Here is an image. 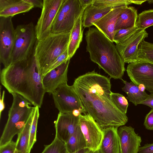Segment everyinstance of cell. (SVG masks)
<instances>
[{"mask_svg":"<svg viewBox=\"0 0 153 153\" xmlns=\"http://www.w3.org/2000/svg\"><path fill=\"white\" fill-rule=\"evenodd\" d=\"M2 85L11 94H17L40 108L45 91L42 71L34 53L28 60L10 64L0 72Z\"/></svg>","mask_w":153,"mask_h":153,"instance_id":"obj_1","label":"cell"},{"mask_svg":"<svg viewBox=\"0 0 153 153\" xmlns=\"http://www.w3.org/2000/svg\"><path fill=\"white\" fill-rule=\"evenodd\" d=\"M86 51L90 59L110 77L121 79L125 63L113 42L96 27H89L85 33Z\"/></svg>","mask_w":153,"mask_h":153,"instance_id":"obj_2","label":"cell"},{"mask_svg":"<svg viewBox=\"0 0 153 153\" xmlns=\"http://www.w3.org/2000/svg\"><path fill=\"white\" fill-rule=\"evenodd\" d=\"M86 113L91 116L102 129L109 127H118L128 122L126 114L115 106L105 92H87L73 85Z\"/></svg>","mask_w":153,"mask_h":153,"instance_id":"obj_3","label":"cell"},{"mask_svg":"<svg viewBox=\"0 0 153 153\" xmlns=\"http://www.w3.org/2000/svg\"><path fill=\"white\" fill-rule=\"evenodd\" d=\"M13 102L8 118L0 138V146L11 141L14 136L23 129L35 107L27 100L16 93L12 94Z\"/></svg>","mask_w":153,"mask_h":153,"instance_id":"obj_4","label":"cell"},{"mask_svg":"<svg viewBox=\"0 0 153 153\" xmlns=\"http://www.w3.org/2000/svg\"><path fill=\"white\" fill-rule=\"evenodd\" d=\"M70 33H51L37 40L34 54L42 74L53 62L68 48Z\"/></svg>","mask_w":153,"mask_h":153,"instance_id":"obj_5","label":"cell"},{"mask_svg":"<svg viewBox=\"0 0 153 153\" xmlns=\"http://www.w3.org/2000/svg\"><path fill=\"white\" fill-rule=\"evenodd\" d=\"M15 29V39L11 64L28 60L33 54L37 41L32 22L20 25Z\"/></svg>","mask_w":153,"mask_h":153,"instance_id":"obj_6","label":"cell"},{"mask_svg":"<svg viewBox=\"0 0 153 153\" xmlns=\"http://www.w3.org/2000/svg\"><path fill=\"white\" fill-rule=\"evenodd\" d=\"M84 10L79 0H64L53 22L51 33H70Z\"/></svg>","mask_w":153,"mask_h":153,"instance_id":"obj_7","label":"cell"},{"mask_svg":"<svg viewBox=\"0 0 153 153\" xmlns=\"http://www.w3.org/2000/svg\"><path fill=\"white\" fill-rule=\"evenodd\" d=\"M55 107L59 113H71L76 110L82 114L86 113L73 85L67 83L59 86L52 93Z\"/></svg>","mask_w":153,"mask_h":153,"instance_id":"obj_8","label":"cell"},{"mask_svg":"<svg viewBox=\"0 0 153 153\" xmlns=\"http://www.w3.org/2000/svg\"><path fill=\"white\" fill-rule=\"evenodd\" d=\"M12 17H0V61L5 67L11 64L15 34Z\"/></svg>","mask_w":153,"mask_h":153,"instance_id":"obj_9","label":"cell"},{"mask_svg":"<svg viewBox=\"0 0 153 153\" xmlns=\"http://www.w3.org/2000/svg\"><path fill=\"white\" fill-rule=\"evenodd\" d=\"M41 15L35 26L37 40L51 33L53 24L64 0H43Z\"/></svg>","mask_w":153,"mask_h":153,"instance_id":"obj_10","label":"cell"},{"mask_svg":"<svg viewBox=\"0 0 153 153\" xmlns=\"http://www.w3.org/2000/svg\"><path fill=\"white\" fill-rule=\"evenodd\" d=\"M79 126L86 142V148L95 152L99 150L103 137V129L86 113L79 116Z\"/></svg>","mask_w":153,"mask_h":153,"instance_id":"obj_11","label":"cell"},{"mask_svg":"<svg viewBox=\"0 0 153 153\" xmlns=\"http://www.w3.org/2000/svg\"><path fill=\"white\" fill-rule=\"evenodd\" d=\"M126 71L134 84L137 85H143L146 90L153 94V63L138 60L128 64Z\"/></svg>","mask_w":153,"mask_h":153,"instance_id":"obj_12","label":"cell"},{"mask_svg":"<svg viewBox=\"0 0 153 153\" xmlns=\"http://www.w3.org/2000/svg\"><path fill=\"white\" fill-rule=\"evenodd\" d=\"M146 30L137 29L132 35L116 46L125 63L137 61L138 47L141 42L148 37Z\"/></svg>","mask_w":153,"mask_h":153,"instance_id":"obj_13","label":"cell"},{"mask_svg":"<svg viewBox=\"0 0 153 153\" xmlns=\"http://www.w3.org/2000/svg\"><path fill=\"white\" fill-rule=\"evenodd\" d=\"M70 60H66L42 76V82L46 93L52 94L59 86L67 83Z\"/></svg>","mask_w":153,"mask_h":153,"instance_id":"obj_14","label":"cell"},{"mask_svg":"<svg viewBox=\"0 0 153 153\" xmlns=\"http://www.w3.org/2000/svg\"><path fill=\"white\" fill-rule=\"evenodd\" d=\"M79 126V116L59 113L55 122V137L65 143Z\"/></svg>","mask_w":153,"mask_h":153,"instance_id":"obj_15","label":"cell"},{"mask_svg":"<svg viewBox=\"0 0 153 153\" xmlns=\"http://www.w3.org/2000/svg\"><path fill=\"white\" fill-rule=\"evenodd\" d=\"M120 153H138L142 142L141 137L131 126H122L118 129Z\"/></svg>","mask_w":153,"mask_h":153,"instance_id":"obj_16","label":"cell"},{"mask_svg":"<svg viewBox=\"0 0 153 153\" xmlns=\"http://www.w3.org/2000/svg\"><path fill=\"white\" fill-rule=\"evenodd\" d=\"M127 6H123L114 8L94 23L93 25L114 42L115 27L117 19Z\"/></svg>","mask_w":153,"mask_h":153,"instance_id":"obj_17","label":"cell"},{"mask_svg":"<svg viewBox=\"0 0 153 153\" xmlns=\"http://www.w3.org/2000/svg\"><path fill=\"white\" fill-rule=\"evenodd\" d=\"M33 6L25 0H0V17H13L27 12Z\"/></svg>","mask_w":153,"mask_h":153,"instance_id":"obj_18","label":"cell"},{"mask_svg":"<svg viewBox=\"0 0 153 153\" xmlns=\"http://www.w3.org/2000/svg\"><path fill=\"white\" fill-rule=\"evenodd\" d=\"M118 127L104 128L103 137L99 150L100 153H120Z\"/></svg>","mask_w":153,"mask_h":153,"instance_id":"obj_19","label":"cell"},{"mask_svg":"<svg viewBox=\"0 0 153 153\" xmlns=\"http://www.w3.org/2000/svg\"><path fill=\"white\" fill-rule=\"evenodd\" d=\"M114 8L99 7L93 4L88 6L84 10L83 14V27H90L93 23L99 20Z\"/></svg>","mask_w":153,"mask_h":153,"instance_id":"obj_20","label":"cell"},{"mask_svg":"<svg viewBox=\"0 0 153 153\" xmlns=\"http://www.w3.org/2000/svg\"><path fill=\"white\" fill-rule=\"evenodd\" d=\"M137 10L134 7L127 6L118 18L114 32L120 30L135 27L138 19Z\"/></svg>","mask_w":153,"mask_h":153,"instance_id":"obj_21","label":"cell"},{"mask_svg":"<svg viewBox=\"0 0 153 153\" xmlns=\"http://www.w3.org/2000/svg\"><path fill=\"white\" fill-rule=\"evenodd\" d=\"M83 14V13L76 21L70 33L68 49L70 59L74 55L82 41L83 31L82 29Z\"/></svg>","mask_w":153,"mask_h":153,"instance_id":"obj_22","label":"cell"},{"mask_svg":"<svg viewBox=\"0 0 153 153\" xmlns=\"http://www.w3.org/2000/svg\"><path fill=\"white\" fill-rule=\"evenodd\" d=\"M121 80L125 84L122 90L126 94L127 98L135 105L140 104L148 97L149 94L145 91L141 90L138 85L132 82H129L122 79Z\"/></svg>","mask_w":153,"mask_h":153,"instance_id":"obj_23","label":"cell"},{"mask_svg":"<svg viewBox=\"0 0 153 153\" xmlns=\"http://www.w3.org/2000/svg\"><path fill=\"white\" fill-rule=\"evenodd\" d=\"M35 110L23 129L18 134V137L16 142V149L21 153H28L30 129Z\"/></svg>","mask_w":153,"mask_h":153,"instance_id":"obj_24","label":"cell"},{"mask_svg":"<svg viewBox=\"0 0 153 153\" xmlns=\"http://www.w3.org/2000/svg\"><path fill=\"white\" fill-rule=\"evenodd\" d=\"M65 145L68 153H72L86 148L85 140L80 126L69 137Z\"/></svg>","mask_w":153,"mask_h":153,"instance_id":"obj_25","label":"cell"},{"mask_svg":"<svg viewBox=\"0 0 153 153\" xmlns=\"http://www.w3.org/2000/svg\"><path fill=\"white\" fill-rule=\"evenodd\" d=\"M142 60L153 63V43L142 41L138 47L137 61Z\"/></svg>","mask_w":153,"mask_h":153,"instance_id":"obj_26","label":"cell"},{"mask_svg":"<svg viewBox=\"0 0 153 153\" xmlns=\"http://www.w3.org/2000/svg\"><path fill=\"white\" fill-rule=\"evenodd\" d=\"M153 25V9L145 10L138 14L136 26L138 29L145 30Z\"/></svg>","mask_w":153,"mask_h":153,"instance_id":"obj_27","label":"cell"},{"mask_svg":"<svg viewBox=\"0 0 153 153\" xmlns=\"http://www.w3.org/2000/svg\"><path fill=\"white\" fill-rule=\"evenodd\" d=\"M41 153H68L65 143L57 137L50 144L45 145Z\"/></svg>","mask_w":153,"mask_h":153,"instance_id":"obj_28","label":"cell"},{"mask_svg":"<svg viewBox=\"0 0 153 153\" xmlns=\"http://www.w3.org/2000/svg\"><path fill=\"white\" fill-rule=\"evenodd\" d=\"M39 108L38 106H35V109L30 129L28 153H30L32 148L36 141V130L39 116Z\"/></svg>","mask_w":153,"mask_h":153,"instance_id":"obj_29","label":"cell"},{"mask_svg":"<svg viewBox=\"0 0 153 153\" xmlns=\"http://www.w3.org/2000/svg\"><path fill=\"white\" fill-rule=\"evenodd\" d=\"M111 102L120 111L126 114L128 103L127 99L123 95L112 92L111 95Z\"/></svg>","mask_w":153,"mask_h":153,"instance_id":"obj_30","label":"cell"},{"mask_svg":"<svg viewBox=\"0 0 153 153\" xmlns=\"http://www.w3.org/2000/svg\"><path fill=\"white\" fill-rule=\"evenodd\" d=\"M131 0H94L93 4L99 7L113 8L131 4Z\"/></svg>","mask_w":153,"mask_h":153,"instance_id":"obj_31","label":"cell"},{"mask_svg":"<svg viewBox=\"0 0 153 153\" xmlns=\"http://www.w3.org/2000/svg\"><path fill=\"white\" fill-rule=\"evenodd\" d=\"M137 29L136 26L132 28L121 29L115 32L113 42L116 44L123 42L132 35Z\"/></svg>","mask_w":153,"mask_h":153,"instance_id":"obj_32","label":"cell"},{"mask_svg":"<svg viewBox=\"0 0 153 153\" xmlns=\"http://www.w3.org/2000/svg\"><path fill=\"white\" fill-rule=\"evenodd\" d=\"M68 49V48L53 62L42 74V76L48 72L57 67L65 61L70 59L69 58Z\"/></svg>","mask_w":153,"mask_h":153,"instance_id":"obj_33","label":"cell"},{"mask_svg":"<svg viewBox=\"0 0 153 153\" xmlns=\"http://www.w3.org/2000/svg\"><path fill=\"white\" fill-rule=\"evenodd\" d=\"M16 149V142L13 141L0 146V153H15Z\"/></svg>","mask_w":153,"mask_h":153,"instance_id":"obj_34","label":"cell"},{"mask_svg":"<svg viewBox=\"0 0 153 153\" xmlns=\"http://www.w3.org/2000/svg\"><path fill=\"white\" fill-rule=\"evenodd\" d=\"M144 125L146 129L153 130V109H152L146 115Z\"/></svg>","mask_w":153,"mask_h":153,"instance_id":"obj_35","label":"cell"},{"mask_svg":"<svg viewBox=\"0 0 153 153\" xmlns=\"http://www.w3.org/2000/svg\"><path fill=\"white\" fill-rule=\"evenodd\" d=\"M139 153H153V143L145 144L140 146L139 149Z\"/></svg>","mask_w":153,"mask_h":153,"instance_id":"obj_36","label":"cell"},{"mask_svg":"<svg viewBox=\"0 0 153 153\" xmlns=\"http://www.w3.org/2000/svg\"><path fill=\"white\" fill-rule=\"evenodd\" d=\"M140 104L144 105L153 109V94L151 93L148 97Z\"/></svg>","mask_w":153,"mask_h":153,"instance_id":"obj_37","label":"cell"},{"mask_svg":"<svg viewBox=\"0 0 153 153\" xmlns=\"http://www.w3.org/2000/svg\"><path fill=\"white\" fill-rule=\"evenodd\" d=\"M26 1L32 5L34 7L42 9L43 7V0H25Z\"/></svg>","mask_w":153,"mask_h":153,"instance_id":"obj_38","label":"cell"},{"mask_svg":"<svg viewBox=\"0 0 153 153\" xmlns=\"http://www.w3.org/2000/svg\"><path fill=\"white\" fill-rule=\"evenodd\" d=\"M5 91H3L2 97H0V118L1 117L2 112L4 110L5 108L4 103V98L5 97Z\"/></svg>","mask_w":153,"mask_h":153,"instance_id":"obj_39","label":"cell"},{"mask_svg":"<svg viewBox=\"0 0 153 153\" xmlns=\"http://www.w3.org/2000/svg\"><path fill=\"white\" fill-rule=\"evenodd\" d=\"M94 0H79L80 4L84 9L88 6L93 4Z\"/></svg>","mask_w":153,"mask_h":153,"instance_id":"obj_40","label":"cell"},{"mask_svg":"<svg viewBox=\"0 0 153 153\" xmlns=\"http://www.w3.org/2000/svg\"><path fill=\"white\" fill-rule=\"evenodd\" d=\"M90 150L86 148L82 149L72 153H88Z\"/></svg>","mask_w":153,"mask_h":153,"instance_id":"obj_41","label":"cell"},{"mask_svg":"<svg viewBox=\"0 0 153 153\" xmlns=\"http://www.w3.org/2000/svg\"><path fill=\"white\" fill-rule=\"evenodd\" d=\"M131 3L137 5H140L143 3L145 1H147V0H131Z\"/></svg>","mask_w":153,"mask_h":153,"instance_id":"obj_42","label":"cell"},{"mask_svg":"<svg viewBox=\"0 0 153 153\" xmlns=\"http://www.w3.org/2000/svg\"><path fill=\"white\" fill-rule=\"evenodd\" d=\"M72 113L74 116L76 117L79 116L80 114H82L80 111L77 110H74Z\"/></svg>","mask_w":153,"mask_h":153,"instance_id":"obj_43","label":"cell"},{"mask_svg":"<svg viewBox=\"0 0 153 153\" xmlns=\"http://www.w3.org/2000/svg\"><path fill=\"white\" fill-rule=\"evenodd\" d=\"M88 153H100L99 150H97L95 152L90 151Z\"/></svg>","mask_w":153,"mask_h":153,"instance_id":"obj_44","label":"cell"},{"mask_svg":"<svg viewBox=\"0 0 153 153\" xmlns=\"http://www.w3.org/2000/svg\"><path fill=\"white\" fill-rule=\"evenodd\" d=\"M148 1V3L151 4L153 3V0H147Z\"/></svg>","mask_w":153,"mask_h":153,"instance_id":"obj_45","label":"cell"},{"mask_svg":"<svg viewBox=\"0 0 153 153\" xmlns=\"http://www.w3.org/2000/svg\"><path fill=\"white\" fill-rule=\"evenodd\" d=\"M15 153H21L20 152L18 151L16 149V151L15 152Z\"/></svg>","mask_w":153,"mask_h":153,"instance_id":"obj_46","label":"cell"},{"mask_svg":"<svg viewBox=\"0 0 153 153\" xmlns=\"http://www.w3.org/2000/svg\"></svg>","mask_w":153,"mask_h":153,"instance_id":"obj_47","label":"cell"}]
</instances>
